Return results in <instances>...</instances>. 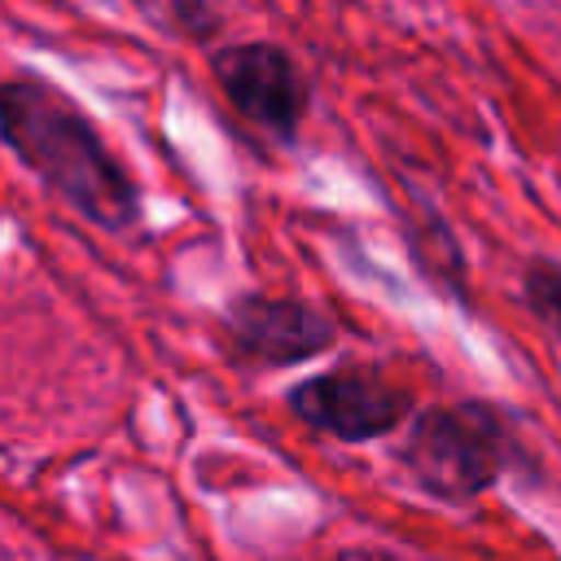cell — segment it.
Here are the masks:
<instances>
[{
	"label": "cell",
	"instance_id": "5",
	"mask_svg": "<svg viewBox=\"0 0 561 561\" xmlns=\"http://www.w3.org/2000/svg\"><path fill=\"white\" fill-rule=\"evenodd\" d=\"M224 329L232 355L254 364H298L333 342V324L316 307L298 298H263V294H241L228 307Z\"/></svg>",
	"mask_w": 561,
	"mask_h": 561
},
{
	"label": "cell",
	"instance_id": "1",
	"mask_svg": "<svg viewBox=\"0 0 561 561\" xmlns=\"http://www.w3.org/2000/svg\"><path fill=\"white\" fill-rule=\"evenodd\" d=\"M0 136L61 202L96 228L123 232L140 219V188L70 96L39 79L0 83Z\"/></svg>",
	"mask_w": 561,
	"mask_h": 561
},
{
	"label": "cell",
	"instance_id": "6",
	"mask_svg": "<svg viewBox=\"0 0 561 561\" xmlns=\"http://www.w3.org/2000/svg\"><path fill=\"white\" fill-rule=\"evenodd\" d=\"M526 302L530 311L561 337V267L548 259H535L526 267Z\"/></svg>",
	"mask_w": 561,
	"mask_h": 561
},
{
	"label": "cell",
	"instance_id": "4",
	"mask_svg": "<svg viewBox=\"0 0 561 561\" xmlns=\"http://www.w3.org/2000/svg\"><path fill=\"white\" fill-rule=\"evenodd\" d=\"M289 408L311 430H324L342 443H359V438L390 434L408 416V394L377 373L337 368V373H320L302 381L289 394Z\"/></svg>",
	"mask_w": 561,
	"mask_h": 561
},
{
	"label": "cell",
	"instance_id": "7",
	"mask_svg": "<svg viewBox=\"0 0 561 561\" xmlns=\"http://www.w3.org/2000/svg\"><path fill=\"white\" fill-rule=\"evenodd\" d=\"M329 561H399V557H390V552H373V548H355V552H337V557H329Z\"/></svg>",
	"mask_w": 561,
	"mask_h": 561
},
{
	"label": "cell",
	"instance_id": "3",
	"mask_svg": "<svg viewBox=\"0 0 561 561\" xmlns=\"http://www.w3.org/2000/svg\"><path fill=\"white\" fill-rule=\"evenodd\" d=\"M215 83L241 118H250L272 140H294L307 114V79L298 61L267 39L228 44L215 53Z\"/></svg>",
	"mask_w": 561,
	"mask_h": 561
},
{
	"label": "cell",
	"instance_id": "2",
	"mask_svg": "<svg viewBox=\"0 0 561 561\" xmlns=\"http://www.w3.org/2000/svg\"><path fill=\"white\" fill-rule=\"evenodd\" d=\"M403 465L425 491L447 495V500H469L500 478L504 430L495 412L482 403L430 408L408 430Z\"/></svg>",
	"mask_w": 561,
	"mask_h": 561
}]
</instances>
